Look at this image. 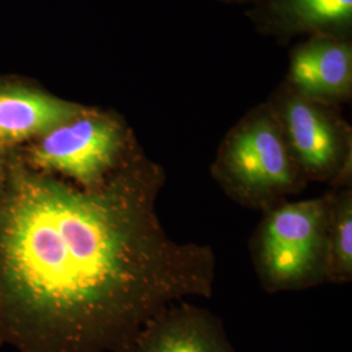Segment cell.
<instances>
[{
    "instance_id": "obj_1",
    "label": "cell",
    "mask_w": 352,
    "mask_h": 352,
    "mask_svg": "<svg viewBox=\"0 0 352 352\" xmlns=\"http://www.w3.org/2000/svg\"><path fill=\"white\" fill-rule=\"evenodd\" d=\"M140 148L96 188L17 167L0 196V340L20 352H126L153 318L210 298L215 254L177 241Z\"/></svg>"
},
{
    "instance_id": "obj_2",
    "label": "cell",
    "mask_w": 352,
    "mask_h": 352,
    "mask_svg": "<svg viewBox=\"0 0 352 352\" xmlns=\"http://www.w3.org/2000/svg\"><path fill=\"white\" fill-rule=\"evenodd\" d=\"M210 173L234 201L261 210L300 193L308 183L266 101L252 107L230 128Z\"/></svg>"
},
{
    "instance_id": "obj_3",
    "label": "cell",
    "mask_w": 352,
    "mask_h": 352,
    "mask_svg": "<svg viewBox=\"0 0 352 352\" xmlns=\"http://www.w3.org/2000/svg\"><path fill=\"white\" fill-rule=\"evenodd\" d=\"M331 202L333 190L265 210L252 240L253 263L265 289L291 291L325 282Z\"/></svg>"
},
{
    "instance_id": "obj_4",
    "label": "cell",
    "mask_w": 352,
    "mask_h": 352,
    "mask_svg": "<svg viewBox=\"0 0 352 352\" xmlns=\"http://www.w3.org/2000/svg\"><path fill=\"white\" fill-rule=\"evenodd\" d=\"M266 102L307 182L351 184L352 129L340 107L311 101L280 82Z\"/></svg>"
},
{
    "instance_id": "obj_5",
    "label": "cell",
    "mask_w": 352,
    "mask_h": 352,
    "mask_svg": "<svg viewBox=\"0 0 352 352\" xmlns=\"http://www.w3.org/2000/svg\"><path fill=\"white\" fill-rule=\"evenodd\" d=\"M129 126L116 115L85 109L75 119L42 136L30 158L39 168L96 188L139 151Z\"/></svg>"
},
{
    "instance_id": "obj_6",
    "label": "cell",
    "mask_w": 352,
    "mask_h": 352,
    "mask_svg": "<svg viewBox=\"0 0 352 352\" xmlns=\"http://www.w3.org/2000/svg\"><path fill=\"white\" fill-rule=\"evenodd\" d=\"M295 94L340 107L352 100V39L314 36L298 41L289 52L282 81Z\"/></svg>"
},
{
    "instance_id": "obj_7",
    "label": "cell",
    "mask_w": 352,
    "mask_h": 352,
    "mask_svg": "<svg viewBox=\"0 0 352 352\" xmlns=\"http://www.w3.org/2000/svg\"><path fill=\"white\" fill-rule=\"evenodd\" d=\"M245 17L258 34L280 45L314 36L352 39V0H257Z\"/></svg>"
},
{
    "instance_id": "obj_8",
    "label": "cell",
    "mask_w": 352,
    "mask_h": 352,
    "mask_svg": "<svg viewBox=\"0 0 352 352\" xmlns=\"http://www.w3.org/2000/svg\"><path fill=\"white\" fill-rule=\"evenodd\" d=\"M126 352H236L222 321L190 302H176L142 329Z\"/></svg>"
},
{
    "instance_id": "obj_9",
    "label": "cell",
    "mask_w": 352,
    "mask_h": 352,
    "mask_svg": "<svg viewBox=\"0 0 352 352\" xmlns=\"http://www.w3.org/2000/svg\"><path fill=\"white\" fill-rule=\"evenodd\" d=\"M85 109L38 90L0 89V142L14 144L42 138L75 119Z\"/></svg>"
},
{
    "instance_id": "obj_10",
    "label": "cell",
    "mask_w": 352,
    "mask_h": 352,
    "mask_svg": "<svg viewBox=\"0 0 352 352\" xmlns=\"http://www.w3.org/2000/svg\"><path fill=\"white\" fill-rule=\"evenodd\" d=\"M351 278L352 189L347 184L333 188L325 282L347 283Z\"/></svg>"
},
{
    "instance_id": "obj_11",
    "label": "cell",
    "mask_w": 352,
    "mask_h": 352,
    "mask_svg": "<svg viewBox=\"0 0 352 352\" xmlns=\"http://www.w3.org/2000/svg\"><path fill=\"white\" fill-rule=\"evenodd\" d=\"M210 1H215V3H219V4H226V6H250L257 0H210Z\"/></svg>"
},
{
    "instance_id": "obj_12",
    "label": "cell",
    "mask_w": 352,
    "mask_h": 352,
    "mask_svg": "<svg viewBox=\"0 0 352 352\" xmlns=\"http://www.w3.org/2000/svg\"><path fill=\"white\" fill-rule=\"evenodd\" d=\"M0 179H1V171H0Z\"/></svg>"
}]
</instances>
